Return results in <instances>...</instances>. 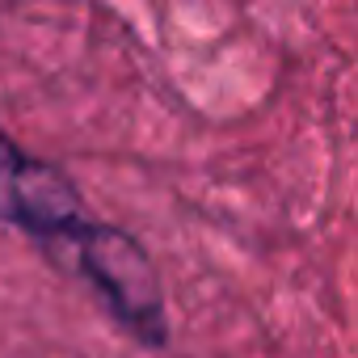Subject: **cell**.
<instances>
[{
	"instance_id": "2",
	"label": "cell",
	"mask_w": 358,
	"mask_h": 358,
	"mask_svg": "<svg viewBox=\"0 0 358 358\" xmlns=\"http://www.w3.org/2000/svg\"><path fill=\"white\" fill-rule=\"evenodd\" d=\"M0 224L22 232L55 270H64L97 215L64 164L34 156L0 127Z\"/></svg>"
},
{
	"instance_id": "1",
	"label": "cell",
	"mask_w": 358,
	"mask_h": 358,
	"mask_svg": "<svg viewBox=\"0 0 358 358\" xmlns=\"http://www.w3.org/2000/svg\"><path fill=\"white\" fill-rule=\"evenodd\" d=\"M64 274L80 278L106 316L143 350H164L169 345V303H164V282L160 270L148 253V245L118 228L97 220L89 236L72 249Z\"/></svg>"
}]
</instances>
